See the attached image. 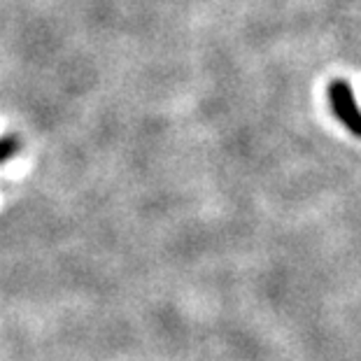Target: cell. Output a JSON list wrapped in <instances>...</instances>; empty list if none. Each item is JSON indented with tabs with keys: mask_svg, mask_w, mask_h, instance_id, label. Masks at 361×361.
Masks as SVG:
<instances>
[{
	"mask_svg": "<svg viewBox=\"0 0 361 361\" xmlns=\"http://www.w3.org/2000/svg\"><path fill=\"white\" fill-rule=\"evenodd\" d=\"M329 103H331V110L338 117V121H341L352 135L361 140V110H359V103L355 98V91L350 87V82L334 80L329 84Z\"/></svg>",
	"mask_w": 361,
	"mask_h": 361,
	"instance_id": "6da1fadb",
	"label": "cell"
},
{
	"mask_svg": "<svg viewBox=\"0 0 361 361\" xmlns=\"http://www.w3.org/2000/svg\"><path fill=\"white\" fill-rule=\"evenodd\" d=\"M17 149H19L17 140H12V137H3V140H0V164H3L5 159H10Z\"/></svg>",
	"mask_w": 361,
	"mask_h": 361,
	"instance_id": "7a4b0ae2",
	"label": "cell"
}]
</instances>
